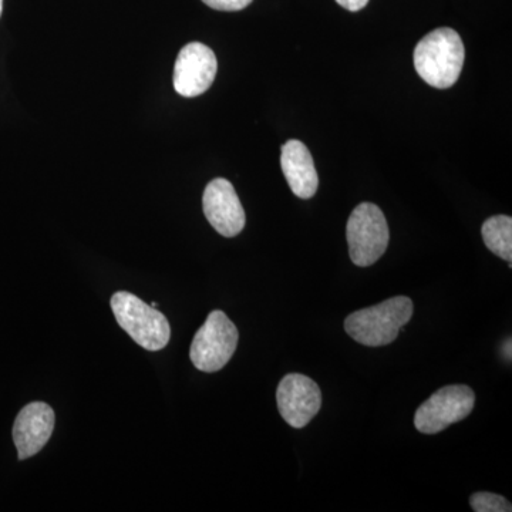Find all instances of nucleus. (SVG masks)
I'll return each mask as SVG.
<instances>
[{
	"instance_id": "obj_1",
	"label": "nucleus",
	"mask_w": 512,
	"mask_h": 512,
	"mask_svg": "<svg viewBox=\"0 0 512 512\" xmlns=\"http://www.w3.org/2000/svg\"><path fill=\"white\" fill-rule=\"evenodd\" d=\"M464 56L463 40L456 30L439 28L424 36L414 49V67L430 86L448 89L460 77Z\"/></svg>"
},
{
	"instance_id": "obj_2",
	"label": "nucleus",
	"mask_w": 512,
	"mask_h": 512,
	"mask_svg": "<svg viewBox=\"0 0 512 512\" xmlns=\"http://www.w3.org/2000/svg\"><path fill=\"white\" fill-rule=\"evenodd\" d=\"M413 312L412 299L396 296L352 313L345 320V330L360 345L379 348L397 339L400 329L412 319Z\"/></svg>"
},
{
	"instance_id": "obj_3",
	"label": "nucleus",
	"mask_w": 512,
	"mask_h": 512,
	"mask_svg": "<svg viewBox=\"0 0 512 512\" xmlns=\"http://www.w3.org/2000/svg\"><path fill=\"white\" fill-rule=\"evenodd\" d=\"M111 309L121 328L141 348L157 352L170 342L171 328L167 318L133 293H114Z\"/></svg>"
},
{
	"instance_id": "obj_4",
	"label": "nucleus",
	"mask_w": 512,
	"mask_h": 512,
	"mask_svg": "<svg viewBox=\"0 0 512 512\" xmlns=\"http://www.w3.org/2000/svg\"><path fill=\"white\" fill-rule=\"evenodd\" d=\"M350 259L357 266H370L382 258L389 247V225L375 204L357 205L346 225Z\"/></svg>"
},
{
	"instance_id": "obj_5",
	"label": "nucleus",
	"mask_w": 512,
	"mask_h": 512,
	"mask_svg": "<svg viewBox=\"0 0 512 512\" xmlns=\"http://www.w3.org/2000/svg\"><path fill=\"white\" fill-rule=\"evenodd\" d=\"M237 326L222 311L208 315L191 343L192 365L205 373H214L227 365L238 346Z\"/></svg>"
},
{
	"instance_id": "obj_6",
	"label": "nucleus",
	"mask_w": 512,
	"mask_h": 512,
	"mask_svg": "<svg viewBox=\"0 0 512 512\" xmlns=\"http://www.w3.org/2000/svg\"><path fill=\"white\" fill-rule=\"evenodd\" d=\"M476 394L466 384H453L437 390L416 414L414 426L423 434H437L451 424L467 419L473 412Z\"/></svg>"
},
{
	"instance_id": "obj_7",
	"label": "nucleus",
	"mask_w": 512,
	"mask_h": 512,
	"mask_svg": "<svg viewBox=\"0 0 512 512\" xmlns=\"http://www.w3.org/2000/svg\"><path fill=\"white\" fill-rule=\"evenodd\" d=\"M276 403L281 416L293 429H303L311 423L322 407V392L311 377L291 373L276 390Z\"/></svg>"
},
{
	"instance_id": "obj_8",
	"label": "nucleus",
	"mask_w": 512,
	"mask_h": 512,
	"mask_svg": "<svg viewBox=\"0 0 512 512\" xmlns=\"http://www.w3.org/2000/svg\"><path fill=\"white\" fill-rule=\"evenodd\" d=\"M217 70V57L210 47L198 42L188 43L175 62V92L183 97L201 96L214 83Z\"/></svg>"
},
{
	"instance_id": "obj_9",
	"label": "nucleus",
	"mask_w": 512,
	"mask_h": 512,
	"mask_svg": "<svg viewBox=\"0 0 512 512\" xmlns=\"http://www.w3.org/2000/svg\"><path fill=\"white\" fill-rule=\"evenodd\" d=\"M202 208L212 228L222 237L234 238L245 228V211L234 185L225 178H215L207 185Z\"/></svg>"
},
{
	"instance_id": "obj_10",
	"label": "nucleus",
	"mask_w": 512,
	"mask_h": 512,
	"mask_svg": "<svg viewBox=\"0 0 512 512\" xmlns=\"http://www.w3.org/2000/svg\"><path fill=\"white\" fill-rule=\"evenodd\" d=\"M55 423V412L49 404L33 402L20 410L13 424V441L18 448L19 460L35 456L46 446Z\"/></svg>"
},
{
	"instance_id": "obj_11",
	"label": "nucleus",
	"mask_w": 512,
	"mask_h": 512,
	"mask_svg": "<svg viewBox=\"0 0 512 512\" xmlns=\"http://www.w3.org/2000/svg\"><path fill=\"white\" fill-rule=\"evenodd\" d=\"M281 167L296 197L309 200L316 194L319 185L318 173L311 151L302 141H286L282 146Z\"/></svg>"
},
{
	"instance_id": "obj_12",
	"label": "nucleus",
	"mask_w": 512,
	"mask_h": 512,
	"mask_svg": "<svg viewBox=\"0 0 512 512\" xmlns=\"http://www.w3.org/2000/svg\"><path fill=\"white\" fill-rule=\"evenodd\" d=\"M481 235L487 248L493 254L500 256L508 264L512 261V218L507 215H497L488 218L481 228Z\"/></svg>"
},
{
	"instance_id": "obj_13",
	"label": "nucleus",
	"mask_w": 512,
	"mask_h": 512,
	"mask_svg": "<svg viewBox=\"0 0 512 512\" xmlns=\"http://www.w3.org/2000/svg\"><path fill=\"white\" fill-rule=\"evenodd\" d=\"M471 508L476 512H511L512 505L503 495L476 493L470 498Z\"/></svg>"
},
{
	"instance_id": "obj_14",
	"label": "nucleus",
	"mask_w": 512,
	"mask_h": 512,
	"mask_svg": "<svg viewBox=\"0 0 512 512\" xmlns=\"http://www.w3.org/2000/svg\"><path fill=\"white\" fill-rule=\"evenodd\" d=\"M205 5L221 12H238L251 5L252 0H202Z\"/></svg>"
},
{
	"instance_id": "obj_15",
	"label": "nucleus",
	"mask_w": 512,
	"mask_h": 512,
	"mask_svg": "<svg viewBox=\"0 0 512 512\" xmlns=\"http://www.w3.org/2000/svg\"><path fill=\"white\" fill-rule=\"evenodd\" d=\"M342 8L349 10V12H359L365 8L369 0H336Z\"/></svg>"
},
{
	"instance_id": "obj_16",
	"label": "nucleus",
	"mask_w": 512,
	"mask_h": 512,
	"mask_svg": "<svg viewBox=\"0 0 512 512\" xmlns=\"http://www.w3.org/2000/svg\"><path fill=\"white\" fill-rule=\"evenodd\" d=\"M511 339H508L507 342L504 343L503 353L505 356V359L511 360L512 353H511Z\"/></svg>"
},
{
	"instance_id": "obj_17",
	"label": "nucleus",
	"mask_w": 512,
	"mask_h": 512,
	"mask_svg": "<svg viewBox=\"0 0 512 512\" xmlns=\"http://www.w3.org/2000/svg\"><path fill=\"white\" fill-rule=\"evenodd\" d=\"M3 0H0V16H2Z\"/></svg>"
}]
</instances>
